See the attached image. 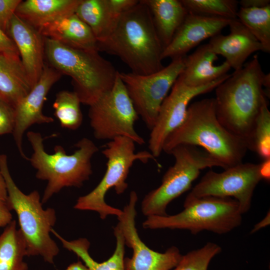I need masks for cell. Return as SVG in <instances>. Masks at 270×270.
Instances as JSON below:
<instances>
[{"label": "cell", "instance_id": "cell-7", "mask_svg": "<svg viewBox=\"0 0 270 270\" xmlns=\"http://www.w3.org/2000/svg\"><path fill=\"white\" fill-rule=\"evenodd\" d=\"M184 207L183 210L174 215L147 216L142 222L143 228L188 230L194 234L204 230L224 234L242 223L238 202L231 198L187 196Z\"/></svg>", "mask_w": 270, "mask_h": 270}, {"label": "cell", "instance_id": "cell-37", "mask_svg": "<svg viewBox=\"0 0 270 270\" xmlns=\"http://www.w3.org/2000/svg\"><path fill=\"white\" fill-rule=\"evenodd\" d=\"M240 8H262L270 5V0H241L238 2Z\"/></svg>", "mask_w": 270, "mask_h": 270}, {"label": "cell", "instance_id": "cell-34", "mask_svg": "<svg viewBox=\"0 0 270 270\" xmlns=\"http://www.w3.org/2000/svg\"><path fill=\"white\" fill-rule=\"evenodd\" d=\"M138 2V0H106L111 11L118 16L132 8Z\"/></svg>", "mask_w": 270, "mask_h": 270}, {"label": "cell", "instance_id": "cell-41", "mask_svg": "<svg viewBox=\"0 0 270 270\" xmlns=\"http://www.w3.org/2000/svg\"><path fill=\"white\" fill-rule=\"evenodd\" d=\"M66 270H90L81 260L73 262L70 264Z\"/></svg>", "mask_w": 270, "mask_h": 270}, {"label": "cell", "instance_id": "cell-15", "mask_svg": "<svg viewBox=\"0 0 270 270\" xmlns=\"http://www.w3.org/2000/svg\"><path fill=\"white\" fill-rule=\"evenodd\" d=\"M62 76L59 72L46 63L38 82L14 107L15 125L12 135L23 158L28 160L22 148L23 136L26 131L33 124L54 122L52 117L43 114L42 108L48 92Z\"/></svg>", "mask_w": 270, "mask_h": 270}, {"label": "cell", "instance_id": "cell-21", "mask_svg": "<svg viewBox=\"0 0 270 270\" xmlns=\"http://www.w3.org/2000/svg\"><path fill=\"white\" fill-rule=\"evenodd\" d=\"M80 0H26L22 1L16 14L39 30L43 26L75 12Z\"/></svg>", "mask_w": 270, "mask_h": 270}, {"label": "cell", "instance_id": "cell-1", "mask_svg": "<svg viewBox=\"0 0 270 270\" xmlns=\"http://www.w3.org/2000/svg\"><path fill=\"white\" fill-rule=\"evenodd\" d=\"M265 76L258 56L255 54L215 88V109L218 120L242 140L248 150L257 117L267 102L263 89Z\"/></svg>", "mask_w": 270, "mask_h": 270}, {"label": "cell", "instance_id": "cell-20", "mask_svg": "<svg viewBox=\"0 0 270 270\" xmlns=\"http://www.w3.org/2000/svg\"><path fill=\"white\" fill-rule=\"evenodd\" d=\"M218 55L208 44L198 47L184 57V68L180 76L188 86L196 88L208 84L227 74L231 68L224 62L214 65Z\"/></svg>", "mask_w": 270, "mask_h": 270}, {"label": "cell", "instance_id": "cell-39", "mask_svg": "<svg viewBox=\"0 0 270 270\" xmlns=\"http://www.w3.org/2000/svg\"><path fill=\"white\" fill-rule=\"evenodd\" d=\"M8 192L6 184L0 172V202L7 203Z\"/></svg>", "mask_w": 270, "mask_h": 270}, {"label": "cell", "instance_id": "cell-17", "mask_svg": "<svg viewBox=\"0 0 270 270\" xmlns=\"http://www.w3.org/2000/svg\"><path fill=\"white\" fill-rule=\"evenodd\" d=\"M8 32L16 47L22 66L34 87L46 64L44 37L16 14L10 22Z\"/></svg>", "mask_w": 270, "mask_h": 270}, {"label": "cell", "instance_id": "cell-13", "mask_svg": "<svg viewBox=\"0 0 270 270\" xmlns=\"http://www.w3.org/2000/svg\"><path fill=\"white\" fill-rule=\"evenodd\" d=\"M230 76L227 74L211 83L196 88L186 86L179 76L171 92L162 104L154 124L150 130L148 148L154 158L161 154L168 135L184 120L191 100L215 89Z\"/></svg>", "mask_w": 270, "mask_h": 270}, {"label": "cell", "instance_id": "cell-38", "mask_svg": "<svg viewBox=\"0 0 270 270\" xmlns=\"http://www.w3.org/2000/svg\"><path fill=\"white\" fill-rule=\"evenodd\" d=\"M260 164V172L262 179L270 180V158L263 160Z\"/></svg>", "mask_w": 270, "mask_h": 270}, {"label": "cell", "instance_id": "cell-19", "mask_svg": "<svg viewBox=\"0 0 270 270\" xmlns=\"http://www.w3.org/2000/svg\"><path fill=\"white\" fill-rule=\"evenodd\" d=\"M38 30L44 38L68 46L99 52L98 42L92 30L75 12L49 23Z\"/></svg>", "mask_w": 270, "mask_h": 270}, {"label": "cell", "instance_id": "cell-25", "mask_svg": "<svg viewBox=\"0 0 270 270\" xmlns=\"http://www.w3.org/2000/svg\"><path fill=\"white\" fill-rule=\"evenodd\" d=\"M75 14L90 28L98 43L108 38L120 18L111 11L106 0H80Z\"/></svg>", "mask_w": 270, "mask_h": 270}, {"label": "cell", "instance_id": "cell-32", "mask_svg": "<svg viewBox=\"0 0 270 270\" xmlns=\"http://www.w3.org/2000/svg\"><path fill=\"white\" fill-rule=\"evenodd\" d=\"M14 125V108L0 98V135L12 134Z\"/></svg>", "mask_w": 270, "mask_h": 270}, {"label": "cell", "instance_id": "cell-10", "mask_svg": "<svg viewBox=\"0 0 270 270\" xmlns=\"http://www.w3.org/2000/svg\"><path fill=\"white\" fill-rule=\"evenodd\" d=\"M89 106L90 124L96 139L111 140L124 136L136 144H145L134 129L138 116L118 72L112 88Z\"/></svg>", "mask_w": 270, "mask_h": 270}, {"label": "cell", "instance_id": "cell-35", "mask_svg": "<svg viewBox=\"0 0 270 270\" xmlns=\"http://www.w3.org/2000/svg\"><path fill=\"white\" fill-rule=\"evenodd\" d=\"M0 54L19 56L16 47L13 40L0 26Z\"/></svg>", "mask_w": 270, "mask_h": 270}, {"label": "cell", "instance_id": "cell-30", "mask_svg": "<svg viewBox=\"0 0 270 270\" xmlns=\"http://www.w3.org/2000/svg\"><path fill=\"white\" fill-rule=\"evenodd\" d=\"M249 150L264 160L270 158V112L268 102L263 104L257 117Z\"/></svg>", "mask_w": 270, "mask_h": 270}, {"label": "cell", "instance_id": "cell-14", "mask_svg": "<svg viewBox=\"0 0 270 270\" xmlns=\"http://www.w3.org/2000/svg\"><path fill=\"white\" fill-rule=\"evenodd\" d=\"M136 192L132 191L128 202L122 214L118 217V223L122 231L125 244L132 250L130 258H124L126 270H172L178 263L182 254L176 246L160 252L148 247L140 238L136 226Z\"/></svg>", "mask_w": 270, "mask_h": 270}, {"label": "cell", "instance_id": "cell-40", "mask_svg": "<svg viewBox=\"0 0 270 270\" xmlns=\"http://www.w3.org/2000/svg\"><path fill=\"white\" fill-rule=\"evenodd\" d=\"M270 212H268L264 219H262L260 222L254 225L253 229L251 230L250 233L253 234L258 231L262 228H264L266 226L270 224Z\"/></svg>", "mask_w": 270, "mask_h": 270}, {"label": "cell", "instance_id": "cell-9", "mask_svg": "<svg viewBox=\"0 0 270 270\" xmlns=\"http://www.w3.org/2000/svg\"><path fill=\"white\" fill-rule=\"evenodd\" d=\"M169 154L174 156V165L164 174L160 185L146 194L142 202V212L146 216L168 215V204L190 188L201 170L214 166L224 168L218 160L195 146L180 145Z\"/></svg>", "mask_w": 270, "mask_h": 270}, {"label": "cell", "instance_id": "cell-31", "mask_svg": "<svg viewBox=\"0 0 270 270\" xmlns=\"http://www.w3.org/2000/svg\"><path fill=\"white\" fill-rule=\"evenodd\" d=\"M221 250L218 245L208 242L203 247L182 256L178 263L172 270H208L211 260Z\"/></svg>", "mask_w": 270, "mask_h": 270}, {"label": "cell", "instance_id": "cell-26", "mask_svg": "<svg viewBox=\"0 0 270 270\" xmlns=\"http://www.w3.org/2000/svg\"><path fill=\"white\" fill-rule=\"evenodd\" d=\"M26 246L16 220L12 221L0 234V270H28L24 261Z\"/></svg>", "mask_w": 270, "mask_h": 270}, {"label": "cell", "instance_id": "cell-36", "mask_svg": "<svg viewBox=\"0 0 270 270\" xmlns=\"http://www.w3.org/2000/svg\"><path fill=\"white\" fill-rule=\"evenodd\" d=\"M10 211L7 203L0 202V228L6 227L12 221Z\"/></svg>", "mask_w": 270, "mask_h": 270}, {"label": "cell", "instance_id": "cell-4", "mask_svg": "<svg viewBox=\"0 0 270 270\" xmlns=\"http://www.w3.org/2000/svg\"><path fill=\"white\" fill-rule=\"evenodd\" d=\"M26 136L33 151L28 160L36 170V176L47 181L41 200L42 204L64 188L81 187L92 174L91 160L98 148L90 139H80L72 154H66L60 145L56 146L54 153L50 154L44 150V139L40 132L28 131Z\"/></svg>", "mask_w": 270, "mask_h": 270}, {"label": "cell", "instance_id": "cell-5", "mask_svg": "<svg viewBox=\"0 0 270 270\" xmlns=\"http://www.w3.org/2000/svg\"><path fill=\"white\" fill-rule=\"evenodd\" d=\"M46 64L72 79L74 92L88 106L112 87L118 71L97 51L77 49L44 38Z\"/></svg>", "mask_w": 270, "mask_h": 270}, {"label": "cell", "instance_id": "cell-16", "mask_svg": "<svg viewBox=\"0 0 270 270\" xmlns=\"http://www.w3.org/2000/svg\"><path fill=\"white\" fill-rule=\"evenodd\" d=\"M231 20L188 12L170 43L164 49L162 59L185 56L204 40L220 34Z\"/></svg>", "mask_w": 270, "mask_h": 270}, {"label": "cell", "instance_id": "cell-22", "mask_svg": "<svg viewBox=\"0 0 270 270\" xmlns=\"http://www.w3.org/2000/svg\"><path fill=\"white\" fill-rule=\"evenodd\" d=\"M32 88L20 57L0 54V98L14 108Z\"/></svg>", "mask_w": 270, "mask_h": 270}, {"label": "cell", "instance_id": "cell-12", "mask_svg": "<svg viewBox=\"0 0 270 270\" xmlns=\"http://www.w3.org/2000/svg\"><path fill=\"white\" fill-rule=\"evenodd\" d=\"M262 180L259 164L242 162L220 173L208 172L188 196L234 197L243 214L250 210L254 191Z\"/></svg>", "mask_w": 270, "mask_h": 270}, {"label": "cell", "instance_id": "cell-27", "mask_svg": "<svg viewBox=\"0 0 270 270\" xmlns=\"http://www.w3.org/2000/svg\"><path fill=\"white\" fill-rule=\"evenodd\" d=\"M237 18L261 44L264 52H270V5L262 8H240Z\"/></svg>", "mask_w": 270, "mask_h": 270}, {"label": "cell", "instance_id": "cell-6", "mask_svg": "<svg viewBox=\"0 0 270 270\" xmlns=\"http://www.w3.org/2000/svg\"><path fill=\"white\" fill-rule=\"evenodd\" d=\"M0 172L6 184L7 204L18 218L19 230L26 246V256H40L45 262L53 264L60 251L50 236L56 220L55 210L42 208L38 191L25 194L20 190L10 175L6 154H0Z\"/></svg>", "mask_w": 270, "mask_h": 270}, {"label": "cell", "instance_id": "cell-23", "mask_svg": "<svg viewBox=\"0 0 270 270\" xmlns=\"http://www.w3.org/2000/svg\"><path fill=\"white\" fill-rule=\"evenodd\" d=\"M52 233L62 242L66 249L74 253L90 270H126L124 265L125 242L121 228L118 224L114 228L116 246L112 254L107 260L98 262L90 254V242L86 238L72 240L64 238L53 228Z\"/></svg>", "mask_w": 270, "mask_h": 270}, {"label": "cell", "instance_id": "cell-3", "mask_svg": "<svg viewBox=\"0 0 270 270\" xmlns=\"http://www.w3.org/2000/svg\"><path fill=\"white\" fill-rule=\"evenodd\" d=\"M180 145L202 148L224 170L242 162L248 150L246 144L218 120L214 98L198 100L188 106L184 120L167 137L162 152L169 154Z\"/></svg>", "mask_w": 270, "mask_h": 270}, {"label": "cell", "instance_id": "cell-11", "mask_svg": "<svg viewBox=\"0 0 270 270\" xmlns=\"http://www.w3.org/2000/svg\"><path fill=\"white\" fill-rule=\"evenodd\" d=\"M185 56L172 59L167 66L148 74L118 72L138 116L150 130L168 92L184 70Z\"/></svg>", "mask_w": 270, "mask_h": 270}, {"label": "cell", "instance_id": "cell-33", "mask_svg": "<svg viewBox=\"0 0 270 270\" xmlns=\"http://www.w3.org/2000/svg\"><path fill=\"white\" fill-rule=\"evenodd\" d=\"M22 0H0V26L6 34L10 22Z\"/></svg>", "mask_w": 270, "mask_h": 270}, {"label": "cell", "instance_id": "cell-8", "mask_svg": "<svg viewBox=\"0 0 270 270\" xmlns=\"http://www.w3.org/2000/svg\"><path fill=\"white\" fill-rule=\"evenodd\" d=\"M135 142L132 139L119 136L110 140L102 150L107 160L106 172L96 186L88 194L78 198L74 208L91 210L98 214L102 220L110 215L120 216L122 210L108 205L105 201L108 191L114 188L118 194L128 187L126 182L130 168L134 162L146 163L155 158L148 151L135 152Z\"/></svg>", "mask_w": 270, "mask_h": 270}, {"label": "cell", "instance_id": "cell-18", "mask_svg": "<svg viewBox=\"0 0 270 270\" xmlns=\"http://www.w3.org/2000/svg\"><path fill=\"white\" fill-rule=\"evenodd\" d=\"M228 26L230 34H219L210 38L208 44L217 55L226 58L230 68L237 71L252 53L265 52L261 44L238 18L232 20Z\"/></svg>", "mask_w": 270, "mask_h": 270}, {"label": "cell", "instance_id": "cell-29", "mask_svg": "<svg viewBox=\"0 0 270 270\" xmlns=\"http://www.w3.org/2000/svg\"><path fill=\"white\" fill-rule=\"evenodd\" d=\"M188 12L202 16L237 18L238 2L236 0H180Z\"/></svg>", "mask_w": 270, "mask_h": 270}, {"label": "cell", "instance_id": "cell-2", "mask_svg": "<svg viewBox=\"0 0 270 270\" xmlns=\"http://www.w3.org/2000/svg\"><path fill=\"white\" fill-rule=\"evenodd\" d=\"M98 49L118 57L134 74H148L164 67V47L144 0L120 16L108 38L98 43Z\"/></svg>", "mask_w": 270, "mask_h": 270}, {"label": "cell", "instance_id": "cell-24", "mask_svg": "<svg viewBox=\"0 0 270 270\" xmlns=\"http://www.w3.org/2000/svg\"><path fill=\"white\" fill-rule=\"evenodd\" d=\"M164 49L170 43L188 14L180 0H144Z\"/></svg>", "mask_w": 270, "mask_h": 270}, {"label": "cell", "instance_id": "cell-28", "mask_svg": "<svg viewBox=\"0 0 270 270\" xmlns=\"http://www.w3.org/2000/svg\"><path fill=\"white\" fill-rule=\"evenodd\" d=\"M80 104L74 91L61 90L56 94L52 107L62 128L74 130L80 126L83 120Z\"/></svg>", "mask_w": 270, "mask_h": 270}]
</instances>
